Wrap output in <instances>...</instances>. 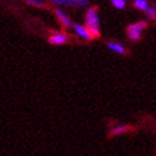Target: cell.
<instances>
[{
    "mask_svg": "<svg viewBox=\"0 0 156 156\" xmlns=\"http://www.w3.org/2000/svg\"><path fill=\"white\" fill-rule=\"evenodd\" d=\"M131 127L129 126H117L111 131V135H119V133H124V132L129 131Z\"/></svg>",
    "mask_w": 156,
    "mask_h": 156,
    "instance_id": "30bf717a",
    "label": "cell"
},
{
    "mask_svg": "<svg viewBox=\"0 0 156 156\" xmlns=\"http://www.w3.org/2000/svg\"><path fill=\"white\" fill-rule=\"evenodd\" d=\"M48 42L53 46H60V44H65L69 42V36L65 33H52L48 38Z\"/></svg>",
    "mask_w": 156,
    "mask_h": 156,
    "instance_id": "5b68a950",
    "label": "cell"
},
{
    "mask_svg": "<svg viewBox=\"0 0 156 156\" xmlns=\"http://www.w3.org/2000/svg\"><path fill=\"white\" fill-rule=\"evenodd\" d=\"M147 28V22L140 20L135 24H131L127 28V37L132 42H138L142 38V30Z\"/></svg>",
    "mask_w": 156,
    "mask_h": 156,
    "instance_id": "7a4b0ae2",
    "label": "cell"
},
{
    "mask_svg": "<svg viewBox=\"0 0 156 156\" xmlns=\"http://www.w3.org/2000/svg\"><path fill=\"white\" fill-rule=\"evenodd\" d=\"M107 48L109 51H112V52H115V53H118V55H126L127 53V48L124 47L123 44L118 43V42H112V41H109L107 43Z\"/></svg>",
    "mask_w": 156,
    "mask_h": 156,
    "instance_id": "52a82bcc",
    "label": "cell"
},
{
    "mask_svg": "<svg viewBox=\"0 0 156 156\" xmlns=\"http://www.w3.org/2000/svg\"><path fill=\"white\" fill-rule=\"evenodd\" d=\"M51 4L58 5L61 8H67V6L85 8V6H88L89 0H51Z\"/></svg>",
    "mask_w": 156,
    "mask_h": 156,
    "instance_id": "3957f363",
    "label": "cell"
},
{
    "mask_svg": "<svg viewBox=\"0 0 156 156\" xmlns=\"http://www.w3.org/2000/svg\"><path fill=\"white\" fill-rule=\"evenodd\" d=\"M55 15H56V18L58 19L60 24L64 28H71L73 22H71V19L69 18V15L66 13H64L61 9H56V10H55Z\"/></svg>",
    "mask_w": 156,
    "mask_h": 156,
    "instance_id": "8992f818",
    "label": "cell"
},
{
    "mask_svg": "<svg viewBox=\"0 0 156 156\" xmlns=\"http://www.w3.org/2000/svg\"><path fill=\"white\" fill-rule=\"evenodd\" d=\"M85 23H87V28L91 33L93 38H99L100 37V18L98 13L97 6H91L88 9L87 15H85Z\"/></svg>",
    "mask_w": 156,
    "mask_h": 156,
    "instance_id": "6da1fadb",
    "label": "cell"
},
{
    "mask_svg": "<svg viewBox=\"0 0 156 156\" xmlns=\"http://www.w3.org/2000/svg\"><path fill=\"white\" fill-rule=\"evenodd\" d=\"M147 6H149V2H147V0H135L133 2V8L137 10L145 12Z\"/></svg>",
    "mask_w": 156,
    "mask_h": 156,
    "instance_id": "ba28073f",
    "label": "cell"
},
{
    "mask_svg": "<svg viewBox=\"0 0 156 156\" xmlns=\"http://www.w3.org/2000/svg\"><path fill=\"white\" fill-rule=\"evenodd\" d=\"M24 2L29 5H33V6H37V8H46V4L41 0H24Z\"/></svg>",
    "mask_w": 156,
    "mask_h": 156,
    "instance_id": "7c38bea8",
    "label": "cell"
},
{
    "mask_svg": "<svg viewBox=\"0 0 156 156\" xmlns=\"http://www.w3.org/2000/svg\"><path fill=\"white\" fill-rule=\"evenodd\" d=\"M71 27L74 29V33L76 36H79L80 38H83V40H87V41H93V40H94L93 36H91V33L89 32V29L87 27L80 26V24H77V23H73Z\"/></svg>",
    "mask_w": 156,
    "mask_h": 156,
    "instance_id": "277c9868",
    "label": "cell"
},
{
    "mask_svg": "<svg viewBox=\"0 0 156 156\" xmlns=\"http://www.w3.org/2000/svg\"><path fill=\"white\" fill-rule=\"evenodd\" d=\"M145 14L147 15V18H149V19L155 20V18H156V9H155V6H147L146 10H145Z\"/></svg>",
    "mask_w": 156,
    "mask_h": 156,
    "instance_id": "8fae6325",
    "label": "cell"
},
{
    "mask_svg": "<svg viewBox=\"0 0 156 156\" xmlns=\"http://www.w3.org/2000/svg\"><path fill=\"white\" fill-rule=\"evenodd\" d=\"M111 3L115 9H119V10L126 9L127 6V0H111Z\"/></svg>",
    "mask_w": 156,
    "mask_h": 156,
    "instance_id": "9c48e42d",
    "label": "cell"
}]
</instances>
